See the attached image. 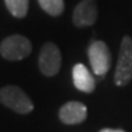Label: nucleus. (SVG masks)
<instances>
[{"label":"nucleus","instance_id":"1","mask_svg":"<svg viewBox=\"0 0 132 132\" xmlns=\"http://www.w3.org/2000/svg\"><path fill=\"white\" fill-rule=\"evenodd\" d=\"M114 80L116 86H126L132 80V38L130 36H125L121 42Z\"/></svg>","mask_w":132,"mask_h":132},{"label":"nucleus","instance_id":"2","mask_svg":"<svg viewBox=\"0 0 132 132\" xmlns=\"http://www.w3.org/2000/svg\"><path fill=\"white\" fill-rule=\"evenodd\" d=\"M0 103L19 114H28L33 110L32 100L16 86H6L0 89Z\"/></svg>","mask_w":132,"mask_h":132},{"label":"nucleus","instance_id":"3","mask_svg":"<svg viewBox=\"0 0 132 132\" xmlns=\"http://www.w3.org/2000/svg\"><path fill=\"white\" fill-rule=\"evenodd\" d=\"M32 52V44L28 38L23 37L21 34H14L5 38L0 44V54L1 56L10 60H22L27 57Z\"/></svg>","mask_w":132,"mask_h":132},{"label":"nucleus","instance_id":"4","mask_svg":"<svg viewBox=\"0 0 132 132\" xmlns=\"http://www.w3.org/2000/svg\"><path fill=\"white\" fill-rule=\"evenodd\" d=\"M88 59L97 76H105L111 66V54L103 40H94L88 48Z\"/></svg>","mask_w":132,"mask_h":132},{"label":"nucleus","instance_id":"5","mask_svg":"<svg viewBox=\"0 0 132 132\" xmlns=\"http://www.w3.org/2000/svg\"><path fill=\"white\" fill-rule=\"evenodd\" d=\"M38 62L43 75L48 77L55 76L61 66V54L59 48L52 42L45 43L40 49Z\"/></svg>","mask_w":132,"mask_h":132},{"label":"nucleus","instance_id":"6","mask_svg":"<svg viewBox=\"0 0 132 132\" xmlns=\"http://www.w3.org/2000/svg\"><path fill=\"white\" fill-rule=\"evenodd\" d=\"M98 7L95 0H82L75 7L72 21L76 27H88L97 21Z\"/></svg>","mask_w":132,"mask_h":132},{"label":"nucleus","instance_id":"7","mask_svg":"<svg viewBox=\"0 0 132 132\" xmlns=\"http://www.w3.org/2000/svg\"><path fill=\"white\" fill-rule=\"evenodd\" d=\"M59 118L66 125L81 123L87 119V106L80 102H69L60 108Z\"/></svg>","mask_w":132,"mask_h":132},{"label":"nucleus","instance_id":"8","mask_svg":"<svg viewBox=\"0 0 132 132\" xmlns=\"http://www.w3.org/2000/svg\"><path fill=\"white\" fill-rule=\"evenodd\" d=\"M73 85L78 90L85 93H92L95 88V81L89 70L83 64H76L72 69Z\"/></svg>","mask_w":132,"mask_h":132},{"label":"nucleus","instance_id":"9","mask_svg":"<svg viewBox=\"0 0 132 132\" xmlns=\"http://www.w3.org/2000/svg\"><path fill=\"white\" fill-rule=\"evenodd\" d=\"M5 5L10 14L17 19H23L28 11V0H5Z\"/></svg>","mask_w":132,"mask_h":132},{"label":"nucleus","instance_id":"10","mask_svg":"<svg viewBox=\"0 0 132 132\" xmlns=\"http://www.w3.org/2000/svg\"><path fill=\"white\" fill-rule=\"evenodd\" d=\"M38 3L47 14L52 16H59L65 9L64 0H38Z\"/></svg>","mask_w":132,"mask_h":132},{"label":"nucleus","instance_id":"11","mask_svg":"<svg viewBox=\"0 0 132 132\" xmlns=\"http://www.w3.org/2000/svg\"><path fill=\"white\" fill-rule=\"evenodd\" d=\"M99 132H125L123 130H116V128H103Z\"/></svg>","mask_w":132,"mask_h":132}]
</instances>
